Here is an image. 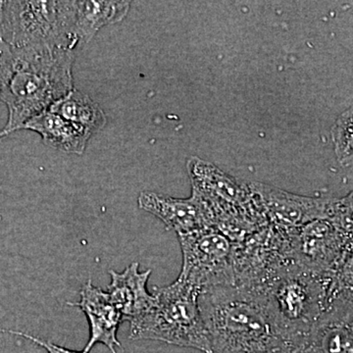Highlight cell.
<instances>
[{
  "label": "cell",
  "mask_w": 353,
  "mask_h": 353,
  "mask_svg": "<svg viewBox=\"0 0 353 353\" xmlns=\"http://www.w3.org/2000/svg\"><path fill=\"white\" fill-rule=\"evenodd\" d=\"M199 305L212 353H299L262 292L236 285L201 290Z\"/></svg>",
  "instance_id": "cell-1"
},
{
  "label": "cell",
  "mask_w": 353,
  "mask_h": 353,
  "mask_svg": "<svg viewBox=\"0 0 353 353\" xmlns=\"http://www.w3.org/2000/svg\"><path fill=\"white\" fill-rule=\"evenodd\" d=\"M75 52L60 46L11 48L6 75L0 85V101L8 110L0 141L22 130L30 119L48 109L74 88Z\"/></svg>",
  "instance_id": "cell-2"
},
{
  "label": "cell",
  "mask_w": 353,
  "mask_h": 353,
  "mask_svg": "<svg viewBox=\"0 0 353 353\" xmlns=\"http://www.w3.org/2000/svg\"><path fill=\"white\" fill-rule=\"evenodd\" d=\"M257 292L266 296L283 328L301 345L330 304L345 294L336 275L316 274L292 260Z\"/></svg>",
  "instance_id": "cell-3"
},
{
  "label": "cell",
  "mask_w": 353,
  "mask_h": 353,
  "mask_svg": "<svg viewBox=\"0 0 353 353\" xmlns=\"http://www.w3.org/2000/svg\"><path fill=\"white\" fill-rule=\"evenodd\" d=\"M201 290L182 279L157 288L154 303L145 313L130 322L132 341H161L178 347L212 353L208 329L199 305Z\"/></svg>",
  "instance_id": "cell-4"
},
{
  "label": "cell",
  "mask_w": 353,
  "mask_h": 353,
  "mask_svg": "<svg viewBox=\"0 0 353 353\" xmlns=\"http://www.w3.org/2000/svg\"><path fill=\"white\" fill-rule=\"evenodd\" d=\"M292 261L320 275L352 269V233L330 220H316L288 230Z\"/></svg>",
  "instance_id": "cell-5"
},
{
  "label": "cell",
  "mask_w": 353,
  "mask_h": 353,
  "mask_svg": "<svg viewBox=\"0 0 353 353\" xmlns=\"http://www.w3.org/2000/svg\"><path fill=\"white\" fill-rule=\"evenodd\" d=\"M183 267L179 279L199 290L216 285H234L233 245L214 228L179 236Z\"/></svg>",
  "instance_id": "cell-6"
},
{
  "label": "cell",
  "mask_w": 353,
  "mask_h": 353,
  "mask_svg": "<svg viewBox=\"0 0 353 353\" xmlns=\"http://www.w3.org/2000/svg\"><path fill=\"white\" fill-rule=\"evenodd\" d=\"M1 38L10 48L48 44L68 50L60 25L59 1H4Z\"/></svg>",
  "instance_id": "cell-7"
},
{
  "label": "cell",
  "mask_w": 353,
  "mask_h": 353,
  "mask_svg": "<svg viewBox=\"0 0 353 353\" xmlns=\"http://www.w3.org/2000/svg\"><path fill=\"white\" fill-rule=\"evenodd\" d=\"M267 220L283 229H297L316 220H329L336 199H317L290 194L267 183H248Z\"/></svg>",
  "instance_id": "cell-8"
},
{
  "label": "cell",
  "mask_w": 353,
  "mask_h": 353,
  "mask_svg": "<svg viewBox=\"0 0 353 353\" xmlns=\"http://www.w3.org/2000/svg\"><path fill=\"white\" fill-rule=\"evenodd\" d=\"M128 1H59L60 22L65 43L75 51L92 41L104 26L126 17Z\"/></svg>",
  "instance_id": "cell-9"
},
{
  "label": "cell",
  "mask_w": 353,
  "mask_h": 353,
  "mask_svg": "<svg viewBox=\"0 0 353 353\" xmlns=\"http://www.w3.org/2000/svg\"><path fill=\"white\" fill-rule=\"evenodd\" d=\"M139 208L150 213L175 232L178 236L212 228V217L206 202L192 190L189 199H174L153 192H143L138 197Z\"/></svg>",
  "instance_id": "cell-10"
},
{
  "label": "cell",
  "mask_w": 353,
  "mask_h": 353,
  "mask_svg": "<svg viewBox=\"0 0 353 353\" xmlns=\"http://www.w3.org/2000/svg\"><path fill=\"white\" fill-rule=\"evenodd\" d=\"M352 294L334 299L311 327L299 353H353Z\"/></svg>",
  "instance_id": "cell-11"
},
{
  "label": "cell",
  "mask_w": 353,
  "mask_h": 353,
  "mask_svg": "<svg viewBox=\"0 0 353 353\" xmlns=\"http://www.w3.org/2000/svg\"><path fill=\"white\" fill-rule=\"evenodd\" d=\"M187 169L192 190L209 203L236 208H248L255 203L248 183L227 175L210 162L190 157Z\"/></svg>",
  "instance_id": "cell-12"
},
{
  "label": "cell",
  "mask_w": 353,
  "mask_h": 353,
  "mask_svg": "<svg viewBox=\"0 0 353 353\" xmlns=\"http://www.w3.org/2000/svg\"><path fill=\"white\" fill-rule=\"evenodd\" d=\"M81 299L78 303H69L87 316L90 325V340L83 348V352L90 353L97 343L105 345L112 353H117L116 347H122L117 338L118 329L122 324V315L115 307L106 290L92 285L88 281L80 292Z\"/></svg>",
  "instance_id": "cell-13"
},
{
  "label": "cell",
  "mask_w": 353,
  "mask_h": 353,
  "mask_svg": "<svg viewBox=\"0 0 353 353\" xmlns=\"http://www.w3.org/2000/svg\"><path fill=\"white\" fill-rule=\"evenodd\" d=\"M111 282L106 290L111 301L122 315L123 321L131 322L145 313L155 301L148 290L152 270L139 271L134 262L123 272L109 271Z\"/></svg>",
  "instance_id": "cell-14"
},
{
  "label": "cell",
  "mask_w": 353,
  "mask_h": 353,
  "mask_svg": "<svg viewBox=\"0 0 353 353\" xmlns=\"http://www.w3.org/2000/svg\"><path fill=\"white\" fill-rule=\"evenodd\" d=\"M22 130L38 132L46 145L62 152L83 154L90 137L61 116L44 111L28 121Z\"/></svg>",
  "instance_id": "cell-15"
},
{
  "label": "cell",
  "mask_w": 353,
  "mask_h": 353,
  "mask_svg": "<svg viewBox=\"0 0 353 353\" xmlns=\"http://www.w3.org/2000/svg\"><path fill=\"white\" fill-rule=\"evenodd\" d=\"M48 110L61 116L90 137L103 129L108 122L101 106L76 88L55 102Z\"/></svg>",
  "instance_id": "cell-16"
},
{
  "label": "cell",
  "mask_w": 353,
  "mask_h": 353,
  "mask_svg": "<svg viewBox=\"0 0 353 353\" xmlns=\"http://www.w3.org/2000/svg\"><path fill=\"white\" fill-rule=\"evenodd\" d=\"M334 152L345 166L352 163V108L341 114L333 127Z\"/></svg>",
  "instance_id": "cell-17"
},
{
  "label": "cell",
  "mask_w": 353,
  "mask_h": 353,
  "mask_svg": "<svg viewBox=\"0 0 353 353\" xmlns=\"http://www.w3.org/2000/svg\"><path fill=\"white\" fill-rule=\"evenodd\" d=\"M0 333L15 334V336H22V338L32 341V343H36V345H39V347H43L48 353H88L83 352V350H82V352H75V350L59 347V345H54V343H50V341L41 340V339L37 338V336H32V334L23 333V332L20 331L0 328Z\"/></svg>",
  "instance_id": "cell-18"
},
{
  "label": "cell",
  "mask_w": 353,
  "mask_h": 353,
  "mask_svg": "<svg viewBox=\"0 0 353 353\" xmlns=\"http://www.w3.org/2000/svg\"><path fill=\"white\" fill-rule=\"evenodd\" d=\"M10 57L11 48L6 43L0 41V85L6 75Z\"/></svg>",
  "instance_id": "cell-19"
}]
</instances>
